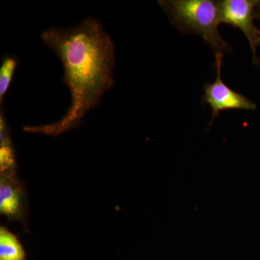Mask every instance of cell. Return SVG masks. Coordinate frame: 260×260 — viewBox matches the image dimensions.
Wrapping results in <instances>:
<instances>
[{"label":"cell","instance_id":"2","mask_svg":"<svg viewBox=\"0 0 260 260\" xmlns=\"http://www.w3.org/2000/svg\"><path fill=\"white\" fill-rule=\"evenodd\" d=\"M159 5L179 30L199 34L215 54L228 52L229 46L218 31V2L212 0H167Z\"/></svg>","mask_w":260,"mask_h":260},{"label":"cell","instance_id":"5","mask_svg":"<svg viewBox=\"0 0 260 260\" xmlns=\"http://www.w3.org/2000/svg\"><path fill=\"white\" fill-rule=\"evenodd\" d=\"M0 213L10 221H20L28 231L26 193L17 172L0 174Z\"/></svg>","mask_w":260,"mask_h":260},{"label":"cell","instance_id":"4","mask_svg":"<svg viewBox=\"0 0 260 260\" xmlns=\"http://www.w3.org/2000/svg\"><path fill=\"white\" fill-rule=\"evenodd\" d=\"M223 54H215V67L217 78L213 83H206L205 85V95L203 102L209 104L212 109V119L218 115L221 111L230 109L254 110L256 104L246 99L242 94L238 93L228 87L221 79V67L223 64Z\"/></svg>","mask_w":260,"mask_h":260},{"label":"cell","instance_id":"6","mask_svg":"<svg viewBox=\"0 0 260 260\" xmlns=\"http://www.w3.org/2000/svg\"><path fill=\"white\" fill-rule=\"evenodd\" d=\"M17 172L16 155L4 112L0 113V174Z\"/></svg>","mask_w":260,"mask_h":260},{"label":"cell","instance_id":"3","mask_svg":"<svg viewBox=\"0 0 260 260\" xmlns=\"http://www.w3.org/2000/svg\"><path fill=\"white\" fill-rule=\"evenodd\" d=\"M259 0H223L218 2L220 23L230 24L245 34L253 54V62L259 64L256 49L260 45V30L254 24V12Z\"/></svg>","mask_w":260,"mask_h":260},{"label":"cell","instance_id":"9","mask_svg":"<svg viewBox=\"0 0 260 260\" xmlns=\"http://www.w3.org/2000/svg\"><path fill=\"white\" fill-rule=\"evenodd\" d=\"M254 18L260 20V3L256 7L255 12H254Z\"/></svg>","mask_w":260,"mask_h":260},{"label":"cell","instance_id":"1","mask_svg":"<svg viewBox=\"0 0 260 260\" xmlns=\"http://www.w3.org/2000/svg\"><path fill=\"white\" fill-rule=\"evenodd\" d=\"M42 39L62 63L63 81L69 88L71 103L55 123L25 126L23 131L57 137L79 126L115 85V44L100 21L92 18L73 28L48 29L42 32Z\"/></svg>","mask_w":260,"mask_h":260},{"label":"cell","instance_id":"8","mask_svg":"<svg viewBox=\"0 0 260 260\" xmlns=\"http://www.w3.org/2000/svg\"><path fill=\"white\" fill-rule=\"evenodd\" d=\"M18 64V58L13 55H5L0 66V104H2L5 94L10 88L15 70Z\"/></svg>","mask_w":260,"mask_h":260},{"label":"cell","instance_id":"7","mask_svg":"<svg viewBox=\"0 0 260 260\" xmlns=\"http://www.w3.org/2000/svg\"><path fill=\"white\" fill-rule=\"evenodd\" d=\"M0 260H26V252L18 237L3 225L0 227Z\"/></svg>","mask_w":260,"mask_h":260}]
</instances>
